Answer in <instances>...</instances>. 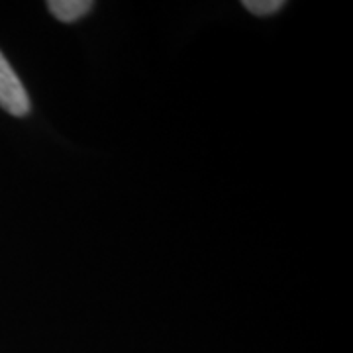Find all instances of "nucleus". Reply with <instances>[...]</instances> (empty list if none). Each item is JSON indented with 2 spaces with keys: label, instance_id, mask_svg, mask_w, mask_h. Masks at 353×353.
Masks as SVG:
<instances>
[{
  "label": "nucleus",
  "instance_id": "nucleus-3",
  "mask_svg": "<svg viewBox=\"0 0 353 353\" xmlns=\"http://www.w3.org/2000/svg\"><path fill=\"white\" fill-rule=\"evenodd\" d=\"M285 6L283 0H245L243 8L255 16H271Z\"/></svg>",
  "mask_w": 353,
  "mask_h": 353
},
{
  "label": "nucleus",
  "instance_id": "nucleus-2",
  "mask_svg": "<svg viewBox=\"0 0 353 353\" xmlns=\"http://www.w3.org/2000/svg\"><path fill=\"white\" fill-rule=\"evenodd\" d=\"M48 8L59 22L71 24L90 12L92 2L90 0H50Z\"/></svg>",
  "mask_w": 353,
  "mask_h": 353
},
{
  "label": "nucleus",
  "instance_id": "nucleus-1",
  "mask_svg": "<svg viewBox=\"0 0 353 353\" xmlns=\"http://www.w3.org/2000/svg\"><path fill=\"white\" fill-rule=\"evenodd\" d=\"M0 108H4L12 116H26L30 112V97L16 71L2 55V51H0Z\"/></svg>",
  "mask_w": 353,
  "mask_h": 353
}]
</instances>
